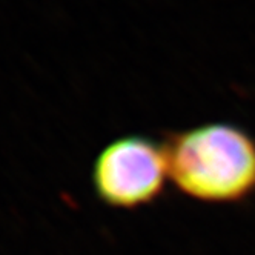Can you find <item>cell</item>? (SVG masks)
I'll list each match as a JSON object with an SVG mask.
<instances>
[{
    "label": "cell",
    "mask_w": 255,
    "mask_h": 255,
    "mask_svg": "<svg viewBox=\"0 0 255 255\" xmlns=\"http://www.w3.org/2000/svg\"><path fill=\"white\" fill-rule=\"evenodd\" d=\"M171 185L189 200L235 206L255 198V135L226 122H206L161 134Z\"/></svg>",
    "instance_id": "cell-1"
},
{
    "label": "cell",
    "mask_w": 255,
    "mask_h": 255,
    "mask_svg": "<svg viewBox=\"0 0 255 255\" xmlns=\"http://www.w3.org/2000/svg\"><path fill=\"white\" fill-rule=\"evenodd\" d=\"M171 183L163 140L125 134L108 141L91 166L96 198L109 209L134 212L157 205Z\"/></svg>",
    "instance_id": "cell-2"
}]
</instances>
